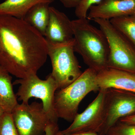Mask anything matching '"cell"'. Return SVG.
Returning <instances> with one entry per match:
<instances>
[{
    "label": "cell",
    "mask_w": 135,
    "mask_h": 135,
    "mask_svg": "<svg viewBox=\"0 0 135 135\" xmlns=\"http://www.w3.org/2000/svg\"><path fill=\"white\" fill-rule=\"evenodd\" d=\"M48 56L47 40L36 29L23 19L0 16V66L11 75L37 74Z\"/></svg>",
    "instance_id": "cell-1"
},
{
    "label": "cell",
    "mask_w": 135,
    "mask_h": 135,
    "mask_svg": "<svg viewBox=\"0 0 135 135\" xmlns=\"http://www.w3.org/2000/svg\"><path fill=\"white\" fill-rule=\"evenodd\" d=\"M75 52L82 57L89 68L97 73L107 68L109 46L103 32L87 18L71 20Z\"/></svg>",
    "instance_id": "cell-2"
},
{
    "label": "cell",
    "mask_w": 135,
    "mask_h": 135,
    "mask_svg": "<svg viewBox=\"0 0 135 135\" xmlns=\"http://www.w3.org/2000/svg\"><path fill=\"white\" fill-rule=\"evenodd\" d=\"M97 73L88 68L72 83L57 90L54 97V109L58 119L72 122L78 114L79 106L83 98L90 92L99 91Z\"/></svg>",
    "instance_id": "cell-3"
},
{
    "label": "cell",
    "mask_w": 135,
    "mask_h": 135,
    "mask_svg": "<svg viewBox=\"0 0 135 135\" xmlns=\"http://www.w3.org/2000/svg\"><path fill=\"white\" fill-rule=\"evenodd\" d=\"M47 42L52 68L50 74L56 83L58 90L61 89L72 83L83 73L74 54V39L65 43Z\"/></svg>",
    "instance_id": "cell-4"
},
{
    "label": "cell",
    "mask_w": 135,
    "mask_h": 135,
    "mask_svg": "<svg viewBox=\"0 0 135 135\" xmlns=\"http://www.w3.org/2000/svg\"><path fill=\"white\" fill-rule=\"evenodd\" d=\"M92 20L99 25L109 44L107 68L135 74V49L134 46L112 25L110 20L100 18Z\"/></svg>",
    "instance_id": "cell-5"
},
{
    "label": "cell",
    "mask_w": 135,
    "mask_h": 135,
    "mask_svg": "<svg viewBox=\"0 0 135 135\" xmlns=\"http://www.w3.org/2000/svg\"><path fill=\"white\" fill-rule=\"evenodd\" d=\"M13 84L20 85L16 94L18 101L28 103L32 98L40 99L43 109L51 121L57 123L58 118L54 111V99L58 87L50 74L44 80L41 79L37 74H31L23 79H18Z\"/></svg>",
    "instance_id": "cell-6"
},
{
    "label": "cell",
    "mask_w": 135,
    "mask_h": 135,
    "mask_svg": "<svg viewBox=\"0 0 135 135\" xmlns=\"http://www.w3.org/2000/svg\"><path fill=\"white\" fill-rule=\"evenodd\" d=\"M11 113L19 135H45L46 127L52 122L42 103L37 102L18 103Z\"/></svg>",
    "instance_id": "cell-7"
},
{
    "label": "cell",
    "mask_w": 135,
    "mask_h": 135,
    "mask_svg": "<svg viewBox=\"0 0 135 135\" xmlns=\"http://www.w3.org/2000/svg\"><path fill=\"white\" fill-rule=\"evenodd\" d=\"M135 114V94L116 89H107L104 123L100 134L108 131L122 118Z\"/></svg>",
    "instance_id": "cell-8"
},
{
    "label": "cell",
    "mask_w": 135,
    "mask_h": 135,
    "mask_svg": "<svg viewBox=\"0 0 135 135\" xmlns=\"http://www.w3.org/2000/svg\"><path fill=\"white\" fill-rule=\"evenodd\" d=\"M107 89H99L96 97L81 113L76 115L70 126L60 131L63 134L94 133L100 134L104 123Z\"/></svg>",
    "instance_id": "cell-9"
},
{
    "label": "cell",
    "mask_w": 135,
    "mask_h": 135,
    "mask_svg": "<svg viewBox=\"0 0 135 135\" xmlns=\"http://www.w3.org/2000/svg\"><path fill=\"white\" fill-rule=\"evenodd\" d=\"M49 19L45 37L53 44L66 43L74 40L71 20L64 12L50 7Z\"/></svg>",
    "instance_id": "cell-10"
},
{
    "label": "cell",
    "mask_w": 135,
    "mask_h": 135,
    "mask_svg": "<svg viewBox=\"0 0 135 135\" xmlns=\"http://www.w3.org/2000/svg\"><path fill=\"white\" fill-rule=\"evenodd\" d=\"M87 15L88 20L113 18L135 13V0H103L90 8Z\"/></svg>",
    "instance_id": "cell-11"
},
{
    "label": "cell",
    "mask_w": 135,
    "mask_h": 135,
    "mask_svg": "<svg viewBox=\"0 0 135 135\" xmlns=\"http://www.w3.org/2000/svg\"><path fill=\"white\" fill-rule=\"evenodd\" d=\"M96 81L99 89H116L135 94V74L107 68L97 73Z\"/></svg>",
    "instance_id": "cell-12"
},
{
    "label": "cell",
    "mask_w": 135,
    "mask_h": 135,
    "mask_svg": "<svg viewBox=\"0 0 135 135\" xmlns=\"http://www.w3.org/2000/svg\"><path fill=\"white\" fill-rule=\"evenodd\" d=\"M55 0H5L0 3V16L23 19L27 12L39 3L50 4Z\"/></svg>",
    "instance_id": "cell-13"
},
{
    "label": "cell",
    "mask_w": 135,
    "mask_h": 135,
    "mask_svg": "<svg viewBox=\"0 0 135 135\" xmlns=\"http://www.w3.org/2000/svg\"><path fill=\"white\" fill-rule=\"evenodd\" d=\"M12 80L11 74L0 66V106L5 112H12L18 103Z\"/></svg>",
    "instance_id": "cell-14"
},
{
    "label": "cell",
    "mask_w": 135,
    "mask_h": 135,
    "mask_svg": "<svg viewBox=\"0 0 135 135\" xmlns=\"http://www.w3.org/2000/svg\"><path fill=\"white\" fill-rule=\"evenodd\" d=\"M49 5L47 3L35 5L29 10L23 19L44 36L49 19Z\"/></svg>",
    "instance_id": "cell-15"
},
{
    "label": "cell",
    "mask_w": 135,
    "mask_h": 135,
    "mask_svg": "<svg viewBox=\"0 0 135 135\" xmlns=\"http://www.w3.org/2000/svg\"><path fill=\"white\" fill-rule=\"evenodd\" d=\"M111 23L129 41L135 49V13L113 18Z\"/></svg>",
    "instance_id": "cell-16"
},
{
    "label": "cell",
    "mask_w": 135,
    "mask_h": 135,
    "mask_svg": "<svg viewBox=\"0 0 135 135\" xmlns=\"http://www.w3.org/2000/svg\"><path fill=\"white\" fill-rule=\"evenodd\" d=\"M0 135H19L11 113L4 112L0 118Z\"/></svg>",
    "instance_id": "cell-17"
},
{
    "label": "cell",
    "mask_w": 135,
    "mask_h": 135,
    "mask_svg": "<svg viewBox=\"0 0 135 135\" xmlns=\"http://www.w3.org/2000/svg\"><path fill=\"white\" fill-rule=\"evenodd\" d=\"M106 135H135V125L119 121L109 129Z\"/></svg>",
    "instance_id": "cell-18"
},
{
    "label": "cell",
    "mask_w": 135,
    "mask_h": 135,
    "mask_svg": "<svg viewBox=\"0 0 135 135\" xmlns=\"http://www.w3.org/2000/svg\"><path fill=\"white\" fill-rule=\"evenodd\" d=\"M103 0H81L79 5L75 8V16L78 18H87L90 8L92 5L98 4Z\"/></svg>",
    "instance_id": "cell-19"
},
{
    "label": "cell",
    "mask_w": 135,
    "mask_h": 135,
    "mask_svg": "<svg viewBox=\"0 0 135 135\" xmlns=\"http://www.w3.org/2000/svg\"><path fill=\"white\" fill-rule=\"evenodd\" d=\"M59 131L57 123L50 122L46 127L45 129V135H55Z\"/></svg>",
    "instance_id": "cell-20"
},
{
    "label": "cell",
    "mask_w": 135,
    "mask_h": 135,
    "mask_svg": "<svg viewBox=\"0 0 135 135\" xmlns=\"http://www.w3.org/2000/svg\"><path fill=\"white\" fill-rule=\"evenodd\" d=\"M60 2L66 8L77 7L81 0H60Z\"/></svg>",
    "instance_id": "cell-21"
},
{
    "label": "cell",
    "mask_w": 135,
    "mask_h": 135,
    "mask_svg": "<svg viewBox=\"0 0 135 135\" xmlns=\"http://www.w3.org/2000/svg\"><path fill=\"white\" fill-rule=\"evenodd\" d=\"M119 122L126 124L135 125V114L121 119Z\"/></svg>",
    "instance_id": "cell-22"
},
{
    "label": "cell",
    "mask_w": 135,
    "mask_h": 135,
    "mask_svg": "<svg viewBox=\"0 0 135 135\" xmlns=\"http://www.w3.org/2000/svg\"><path fill=\"white\" fill-rule=\"evenodd\" d=\"M55 135H103L97 133H75L70 134H63L60 133V130Z\"/></svg>",
    "instance_id": "cell-23"
},
{
    "label": "cell",
    "mask_w": 135,
    "mask_h": 135,
    "mask_svg": "<svg viewBox=\"0 0 135 135\" xmlns=\"http://www.w3.org/2000/svg\"><path fill=\"white\" fill-rule=\"evenodd\" d=\"M5 112L4 111H3V109L0 106V118L2 116V114H3V113Z\"/></svg>",
    "instance_id": "cell-24"
}]
</instances>
